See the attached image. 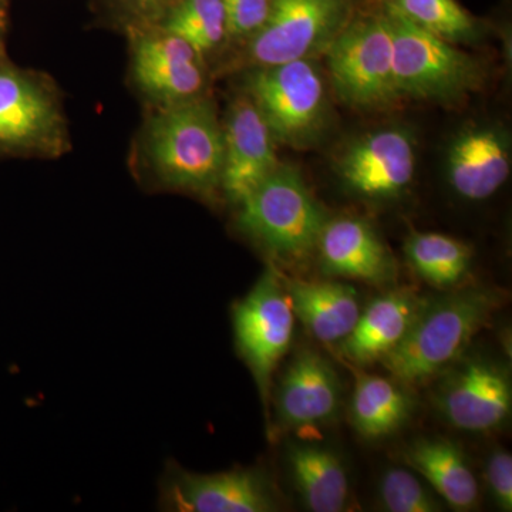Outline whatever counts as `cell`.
<instances>
[{"instance_id": "1", "label": "cell", "mask_w": 512, "mask_h": 512, "mask_svg": "<svg viewBox=\"0 0 512 512\" xmlns=\"http://www.w3.org/2000/svg\"><path fill=\"white\" fill-rule=\"evenodd\" d=\"M144 110L128 157L137 183L150 191L222 200L224 128L211 94Z\"/></svg>"}, {"instance_id": "2", "label": "cell", "mask_w": 512, "mask_h": 512, "mask_svg": "<svg viewBox=\"0 0 512 512\" xmlns=\"http://www.w3.org/2000/svg\"><path fill=\"white\" fill-rule=\"evenodd\" d=\"M503 301L494 289L471 286L426 303L402 342L380 362L404 386L426 383L461 359Z\"/></svg>"}, {"instance_id": "3", "label": "cell", "mask_w": 512, "mask_h": 512, "mask_svg": "<svg viewBox=\"0 0 512 512\" xmlns=\"http://www.w3.org/2000/svg\"><path fill=\"white\" fill-rule=\"evenodd\" d=\"M234 210L238 231L284 264H301L316 252L328 221L299 170L284 163Z\"/></svg>"}, {"instance_id": "4", "label": "cell", "mask_w": 512, "mask_h": 512, "mask_svg": "<svg viewBox=\"0 0 512 512\" xmlns=\"http://www.w3.org/2000/svg\"><path fill=\"white\" fill-rule=\"evenodd\" d=\"M59 83L43 70L0 62V163L59 160L72 151Z\"/></svg>"}, {"instance_id": "5", "label": "cell", "mask_w": 512, "mask_h": 512, "mask_svg": "<svg viewBox=\"0 0 512 512\" xmlns=\"http://www.w3.org/2000/svg\"><path fill=\"white\" fill-rule=\"evenodd\" d=\"M393 32L394 80L400 99L457 104L483 89L487 72L480 59L460 46L403 18L380 0Z\"/></svg>"}, {"instance_id": "6", "label": "cell", "mask_w": 512, "mask_h": 512, "mask_svg": "<svg viewBox=\"0 0 512 512\" xmlns=\"http://www.w3.org/2000/svg\"><path fill=\"white\" fill-rule=\"evenodd\" d=\"M241 73V90L261 111L276 143L299 150L318 143L330 111L318 59L292 60Z\"/></svg>"}, {"instance_id": "7", "label": "cell", "mask_w": 512, "mask_h": 512, "mask_svg": "<svg viewBox=\"0 0 512 512\" xmlns=\"http://www.w3.org/2000/svg\"><path fill=\"white\" fill-rule=\"evenodd\" d=\"M322 56L330 84L346 106L383 110L402 100L394 80L393 32L382 6L355 13Z\"/></svg>"}, {"instance_id": "8", "label": "cell", "mask_w": 512, "mask_h": 512, "mask_svg": "<svg viewBox=\"0 0 512 512\" xmlns=\"http://www.w3.org/2000/svg\"><path fill=\"white\" fill-rule=\"evenodd\" d=\"M357 0H274L264 28L228 60L225 70L318 59L356 13Z\"/></svg>"}, {"instance_id": "9", "label": "cell", "mask_w": 512, "mask_h": 512, "mask_svg": "<svg viewBox=\"0 0 512 512\" xmlns=\"http://www.w3.org/2000/svg\"><path fill=\"white\" fill-rule=\"evenodd\" d=\"M127 77L144 109L175 106L211 94V64L163 26L130 29Z\"/></svg>"}, {"instance_id": "10", "label": "cell", "mask_w": 512, "mask_h": 512, "mask_svg": "<svg viewBox=\"0 0 512 512\" xmlns=\"http://www.w3.org/2000/svg\"><path fill=\"white\" fill-rule=\"evenodd\" d=\"M232 330L239 356L254 377L268 413L272 377L279 360L288 353L295 330V313L274 266H269L251 291L235 303Z\"/></svg>"}, {"instance_id": "11", "label": "cell", "mask_w": 512, "mask_h": 512, "mask_svg": "<svg viewBox=\"0 0 512 512\" xmlns=\"http://www.w3.org/2000/svg\"><path fill=\"white\" fill-rule=\"evenodd\" d=\"M417 143L404 126L379 127L353 138L343 148L336 173L343 187L366 201H393L413 183Z\"/></svg>"}, {"instance_id": "12", "label": "cell", "mask_w": 512, "mask_h": 512, "mask_svg": "<svg viewBox=\"0 0 512 512\" xmlns=\"http://www.w3.org/2000/svg\"><path fill=\"white\" fill-rule=\"evenodd\" d=\"M161 510L174 512H272L281 508L271 480L259 468L194 473L170 464L160 484Z\"/></svg>"}, {"instance_id": "13", "label": "cell", "mask_w": 512, "mask_h": 512, "mask_svg": "<svg viewBox=\"0 0 512 512\" xmlns=\"http://www.w3.org/2000/svg\"><path fill=\"white\" fill-rule=\"evenodd\" d=\"M436 404L441 416L458 430L487 433L500 429L511 416L510 375L494 360L466 357L440 384Z\"/></svg>"}, {"instance_id": "14", "label": "cell", "mask_w": 512, "mask_h": 512, "mask_svg": "<svg viewBox=\"0 0 512 512\" xmlns=\"http://www.w3.org/2000/svg\"><path fill=\"white\" fill-rule=\"evenodd\" d=\"M224 128V167H222V201L231 207L258 187L281 164L271 128L261 111L244 90L239 89L229 101Z\"/></svg>"}, {"instance_id": "15", "label": "cell", "mask_w": 512, "mask_h": 512, "mask_svg": "<svg viewBox=\"0 0 512 512\" xmlns=\"http://www.w3.org/2000/svg\"><path fill=\"white\" fill-rule=\"evenodd\" d=\"M342 407V384L329 360L301 350L286 367L274 396L279 429L313 431L335 421Z\"/></svg>"}, {"instance_id": "16", "label": "cell", "mask_w": 512, "mask_h": 512, "mask_svg": "<svg viewBox=\"0 0 512 512\" xmlns=\"http://www.w3.org/2000/svg\"><path fill=\"white\" fill-rule=\"evenodd\" d=\"M511 137L498 124H470L458 131L447 150L451 190L470 202L493 197L511 174Z\"/></svg>"}, {"instance_id": "17", "label": "cell", "mask_w": 512, "mask_h": 512, "mask_svg": "<svg viewBox=\"0 0 512 512\" xmlns=\"http://www.w3.org/2000/svg\"><path fill=\"white\" fill-rule=\"evenodd\" d=\"M316 252L323 274L333 278L386 285L397 275V264L389 248L363 218L339 217L326 221Z\"/></svg>"}, {"instance_id": "18", "label": "cell", "mask_w": 512, "mask_h": 512, "mask_svg": "<svg viewBox=\"0 0 512 512\" xmlns=\"http://www.w3.org/2000/svg\"><path fill=\"white\" fill-rule=\"evenodd\" d=\"M426 302L407 289L387 292L362 311L340 352L357 366L380 362L407 335Z\"/></svg>"}, {"instance_id": "19", "label": "cell", "mask_w": 512, "mask_h": 512, "mask_svg": "<svg viewBox=\"0 0 512 512\" xmlns=\"http://www.w3.org/2000/svg\"><path fill=\"white\" fill-rule=\"evenodd\" d=\"M281 279L295 318L320 342L339 345L355 329L362 308L353 286L336 281H301L282 274Z\"/></svg>"}, {"instance_id": "20", "label": "cell", "mask_w": 512, "mask_h": 512, "mask_svg": "<svg viewBox=\"0 0 512 512\" xmlns=\"http://www.w3.org/2000/svg\"><path fill=\"white\" fill-rule=\"evenodd\" d=\"M404 461L419 473L441 501L456 511H471L480 500L478 481L466 454L444 439H420L404 450Z\"/></svg>"}, {"instance_id": "21", "label": "cell", "mask_w": 512, "mask_h": 512, "mask_svg": "<svg viewBox=\"0 0 512 512\" xmlns=\"http://www.w3.org/2000/svg\"><path fill=\"white\" fill-rule=\"evenodd\" d=\"M293 487L313 512L348 510L350 484L338 454L316 443H292L286 451Z\"/></svg>"}, {"instance_id": "22", "label": "cell", "mask_w": 512, "mask_h": 512, "mask_svg": "<svg viewBox=\"0 0 512 512\" xmlns=\"http://www.w3.org/2000/svg\"><path fill=\"white\" fill-rule=\"evenodd\" d=\"M413 410V400L396 379L376 375L356 377L350 419L360 436L380 440L402 429Z\"/></svg>"}, {"instance_id": "23", "label": "cell", "mask_w": 512, "mask_h": 512, "mask_svg": "<svg viewBox=\"0 0 512 512\" xmlns=\"http://www.w3.org/2000/svg\"><path fill=\"white\" fill-rule=\"evenodd\" d=\"M407 261L434 288L460 285L473 262V249L463 241L437 232H412L404 244Z\"/></svg>"}, {"instance_id": "24", "label": "cell", "mask_w": 512, "mask_h": 512, "mask_svg": "<svg viewBox=\"0 0 512 512\" xmlns=\"http://www.w3.org/2000/svg\"><path fill=\"white\" fill-rule=\"evenodd\" d=\"M160 26L183 37L210 64L212 59L228 52L224 0H178Z\"/></svg>"}, {"instance_id": "25", "label": "cell", "mask_w": 512, "mask_h": 512, "mask_svg": "<svg viewBox=\"0 0 512 512\" xmlns=\"http://www.w3.org/2000/svg\"><path fill=\"white\" fill-rule=\"evenodd\" d=\"M403 18L431 35L454 43L474 45L485 35L483 22L457 0H386Z\"/></svg>"}, {"instance_id": "26", "label": "cell", "mask_w": 512, "mask_h": 512, "mask_svg": "<svg viewBox=\"0 0 512 512\" xmlns=\"http://www.w3.org/2000/svg\"><path fill=\"white\" fill-rule=\"evenodd\" d=\"M380 501L390 512H437L443 511L436 493L429 490L413 470L389 468L379 487Z\"/></svg>"}, {"instance_id": "27", "label": "cell", "mask_w": 512, "mask_h": 512, "mask_svg": "<svg viewBox=\"0 0 512 512\" xmlns=\"http://www.w3.org/2000/svg\"><path fill=\"white\" fill-rule=\"evenodd\" d=\"M178 0H93L97 15L121 33L158 26Z\"/></svg>"}, {"instance_id": "28", "label": "cell", "mask_w": 512, "mask_h": 512, "mask_svg": "<svg viewBox=\"0 0 512 512\" xmlns=\"http://www.w3.org/2000/svg\"><path fill=\"white\" fill-rule=\"evenodd\" d=\"M272 5L274 0H224L228 22V50H235L237 53L264 28L271 15Z\"/></svg>"}, {"instance_id": "29", "label": "cell", "mask_w": 512, "mask_h": 512, "mask_svg": "<svg viewBox=\"0 0 512 512\" xmlns=\"http://www.w3.org/2000/svg\"><path fill=\"white\" fill-rule=\"evenodd\" d=\"M488 488L494 503L503 511L512 510V457L508 451L495 450L485 468Z\"/></svg>"}, {"instance_id": "30", "label": "cell", "mask_w": 512, "mask_h": 512, "mask_svg": "<svg viewBox=\"0 0 512 512\" xmlns=\"http://www.w3.org/2000/svg\"><path fill=\"white\" fill-rule=\"evenodd\" d=\"M10 0H0V62L8 59Z\"/></svg>"}]
</instances>
